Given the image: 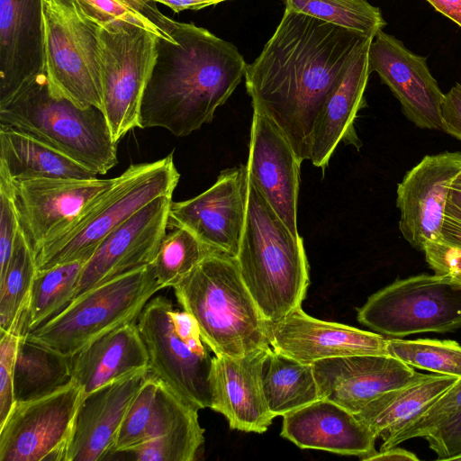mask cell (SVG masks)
I'll use <instances>...</instances> for the list:
<instances>
[{"label":"cell","instance_id":"obj_1","mask_svg":"<svg viewBox=\"0 0 461 461\" xmlns=\"http://www.w3.org/2000/svg\"><path fill=\"white\" fill-rule=\"evenodd\" d=\"M372 38L285 8L260 54L247 65L252 108L275 123L302 162L310 159L314 124L326 99Z\"/></svg>","mask_w":461,"mask_h":461},{"label":"cell","instance_id":"obj_2","mask_svg":"<svg viewBox=\"0 0 461 461\" xmlns=\"http://www.w3.org/2000/svg\"><path fill=\"white\" fill-rule=\"evenodd\" d=\"M172 37L157 39L140 124L185 137L212 122L248 64L234 44L194 23L176 22Z\"/></svg>","mask_w":461,"mask_h":461},{"label":"cell","instance_id":"obj_3","mask_svg":"<svg viewBox=\"0 0 461 461\" xmlns=\"http://www.w3.org/2000/svg\"><path fill=\"white\" fill-rule=\"evenodd\" d=\"M173 288L214 356L242 357L271 347L268 321L249 292L236 258L213 252Z\"/></svg>","mask_w":461,"mask_h":461},{"label":"cell","instance_id":"obj_4","mask_svg":"<svg viewBox=\"0 0 461 461\" xmlns=\"http://www.w3.org/2000/svg\"><path fill=\"white\" fill-rule=\"evenodd\" d=\"M235 258L249 292L268 322L302 306L310 283L303 240L294 235L249 177L245 223Z\"/></svg>","mask_w":461,"mask_h":461},{"label":"cell","instance_id":"obj_5","mask_svg":"<svg viewBox=\"0 0 461 461\" xmlns=\"http://www.w3.org/2000/svg\"><path fill=\"white\" fill-rule=\"evenodd\" d=\"M0 124L36 138L97 175H105L118 162V143L104 113L52 95L46 73L0 104Z\"/></svg>","mask_w":461,"mask_h":461},{"label":"cell","instance_id":"obj_6","mask_svg":"<svg viewBox=\"0 0 461 461\" xmlns=\"http://www.w3.org/2000/svg\"><path fill=\"white\" fill-rule=\"evenodd\" d=\"M179 178L173 154L131 165L68 227L40 249L38 271L87 261L100 243L137 211L157 197L173 195Z\"/></svg>","mask_w":461,"mask_h":461},{"label":"cell","instance_id":"obj_7","mask_svg":"<svg viewBox=\"0 0 461 461\" xmlns=\"http://www.w3.org/2000/svg\"><path fill=\"white\" fill-rule=\"evenodd\" d=\"M161 289L153 264L144 266L87 291L24 336L73 357L95 339L137 321L145 305Z\"/></svg>","mask_w":461,"mask_h":461},{"label":"cell","instance_id":"obj_8","mask_svg":"<svg viewBox=\"0 0 461 461\" xmlns=\"http://www.w3.org/2000/svg\"><path fill=\"white\" fill-rule=\"evenodd\" d=\"M45 71L52 95L103 112L99 25L77 0H44Z\"/></svg>","mask_w":461,"mask_h":461},{"label":"cell","instance_id":"obj_9","mask_svg":"<svg viewBox=\"0 0 461 461\" xmlns=\"http://www.w3.org/2000/svg\"><path fill=\"white\" fill-rule=\"evenodd\" d=\"M357 317L388 338L453 332L461 328V285L437 274L398 279L369 296Z\"/></svg>","mask_w":461,"mask_h":461},{"label":"cell","instance_id":"obj_10","mask_svg":"<svg viewBox=\"0 0 461 461\" xmlns=\"http://www.w3.org/2000/svg\"><path fill=\"white\" fill-rule=\"evenodd\" d=\"M101 48L103 113L118 143L140 128L143 94L150 77L158 37L128 23L98 28Z\"/></svg>","mask_w":461,"mask_h":461},{"label":"cell","instance_id":"obj_11","mask_svg":"<svg viewBox=\"0 0 461 461\" xmlns=\"http://www.w3.org/2000/svg\"><path fill=\"white\" fill-rule=\"evenodd\" d=\"M85 394L72 380L43 397L15 402L0 426V460L67 461Z\"/></svg>","mask_w":461,"mask_h":461},{"label":"cell","instance_id":"obj_12","mask_svg":"<svg viewBox=\"0 0 461 461\" xmlns=\"http://www.w3.org/2000/svg\"><path fill=\"white\" fill-rule=\"evenodd\" d=\"M173 304L165 296L151 298L136 323L149 353V374L178 398L200 410L211 408L209 351L194 349L176 331Z\"/></svg>","mask_w":461,"mask_h":461},{"label":"cell","instance_id":"obj_13","mask_svg":"<svg viewBox=\"0 0 461 461\" xmlns=\"http://www.w3.org/2000/svg\"><path fill=\"white\" fill-rule=\"evenodd\" d=\"M172 201V195L157 197L100 243L82 268L71 303L114 277L153 264L167 229Z\"/></svg>","mask_w":461,"mask_h":461},{"label":"cell","instance_id":"obj_14","mask_svg":"<svg viewBox=\"0 0 461 461\" xmlns=\"http://www.w3.org/2000/svg\"><path fill=\"white\" fill-rule=\"evenodd\" d=\"M248 186L245 165L226 168L202 194L172 201L168 224L184 227L210 249L235 258L245 223Z\"/></svg>","mask_w":461,"mask_h":461},{"label":"cell","instance_id":"obj_15","mask_svg":"<svg viewBox=\"0 0 461 461\" xmlns=\"http://www.w3.org/2000/svg\"><path fill=\"white\" fill-rule=\"evenodd\" d=\"M108 179L41 178L12 183L21 229L35 255L114 183Z\"/></svg>","mask_w":461,"mask_h":461},{"label":"cell","instance_id":"obj_16","mask_svg":"<svg viewBox=\"0 0 461 461\" xmlns=\"http://www.w3.org/2000/svg\"><path fill=\"white\" fill-rule=\"evenodd\" d=\"M460 169L459 151L427 155L398 185L399 229L417 250L439 240L449 189Z\"/></svg>","mask_w":461,"mask_h":461},{"label":"cell","instance_id":"obj_17","mask_svg":"<svg viewBox=\"0 0 461 461\" xmlns=\"http://www.w3.org/2000/svg\"><path fill=\"white\" fill-rule=\"evenodd\" d=\"M369 69L376 72L399 100L402 113L417 127L443 131L444 95L425 57L408 50L398 39L379 31L369 47Z\"/></svg>","mask_w":461,"mask_h":461},{"label":"cell","instance_id":"obj_18","mask_svg":"<svg viewBox=\"0 0 461 461\" xmlns=\"http://www.w3.org/2000/svg\"><path fill=\"white\" fill-rule=\"evenodd\" d=\"M321 399L358 413L380 394L426 378L390 355H352L312 364Z\"/></svg>","mask_w":461,"mask_h":461},{"label":"cell","instance_id":"obj_19","mask_svg":"<svg viewBox=\"0 0 461 461\" xmlns=\"http://www.w3.org/2000/svg\"><path fill=\"white\" fill-rule=\"evenodd\" d=\"M271 348L296 360L313 364L352 355H389L388 338L349 325L318 320L302 306L268 322Z\"/></svg>","mask_w":461,"mask_h":461},{"label":"cell","instance_id":"obj_20","mask_svg":"<svg viewBox=\"0 0 461 461\" xmlns=\"http://www.w3.org/2000/svg\"><path fill=\"white\" fill-rule=\"evenodd\" d=\"M302 161L287 139L263 113L253 108L248 163L249 177L296 237Z\"/></svg>","mask_w":461,"mask_h":461},{"label":"cell","instance_id":"obj_21","mask_svg":"<svg viewBox=\"0 0 461 461\" xmlns=\"http://www.w3.org/2000/svg\"><path fill=\"white\" fill-rule=\"evenodd\" d=\"M271 349L260 348L242 357H212L211 409L221 413L232 429L264 433L276 418L262 384L264 363Z\"/></svg>","mask_w":461,"mask_h":461},{"label":"cell","instance_id":"obj_22","mask_svg":"<svg viewBox=\"0 0 461 461\" xmlns=\"http://www.w3.org/2000/svg\"><path fill=\"white\" fill-rule=\"evenodd\" d=\"M43 73L44 0H0V104Z\"/></svg>","mask_w":461,"mask_h":461},{"label":"cell","instance_id":"obj_23","mask_svg":"<svg viewBox=\"0 0 461 461\" xmlns=\"http://www.w3.org/2000/svg\"><path fill=\"white\" fill-rule=\"evenodd\" d=\"M149 374V368L137 370L85 394L67 461H97L113 452L122 420Z\"/></svg>","mask_w":461,"mask_h":461},{"label":"cell","instance_id":"obj_24","mask_svg":"<svg viewBox=\"0 0 461 461\" xmlns=\"http://www.w3.org/2000/svg\"><path fill=\"white\" fill-rule=\"evenodd\" d=\"M281 437L303 449H320L361 460L374 454L377 437L344 407L320 399L283 415Z\"/></svg>","mask_w":461,"mask_h":461},{"label":"cell","instance_id":"obj_25","mask_svg":"<svg viewBox=\"0 0 461 461\" xmlns=\"http://www.w3.org/2000/svg\"><path fill=\"white\" fill-rule=\"evenodd\" d=\"M372 40L364 45L330 94L315 122L310 160L322 170L341 140L357 148L361 146L354 121L358 111L366 106L364 94L371 73L368 54Z\"/></svg>","mask_w":461,"mask_h":461},{"label":"cell","instance_id":"obj_26","mask_svg":"<svg viewBox=\"0 0 461 461\" xmlns=\"http://www.w3.org/2000/svg\"><path fill=\"white\" fill-rule=\"evenodd\" d=\"M144 368L149 353L136 321L95 339L72 357L73 380L86 394Z\"/></svg>","mask_w":461,"mask_h":461},{"label":"cell","instance_id":"obj_27","mask_svg":"<svg viewBox=\"0 0 461 461\" xmlns=\"http://www.w3.org/2000/svg\"><path fill=\"white\" fill-rule=\"evenodd\" d=\"M197 413L198 409L149 374L122 420L113 453H128Z\"/></svg>","mask_w":461,"mask_h":461},{"label":"cell","instance_id":"obj_28","mask_svg":"<svg viewBox=\"0 0 461 461\" xmlns=\"http://www.w3.org/2000/svg\"><path fill=\"white\" fill-rule=\"evenodd\" d=\"M97 174L19 130L0 124V179L87 180Z\"/></svg>","mask_w":461,"mask_h":461},{"label":"cell","instance_id":"obj_29","mask_svg":"<svg viewBox=\"0 0 461 461\" xmlns=\"http://www.w3.org/2000/svg\"><path fill=\"white\" fill-rule=\"evenodd\" d=\"M457 378L438 374L428 375L420 382L380 394L356 416L377 438L384 439L417 416Z\"/></svg>","mask_w":461,"mask_h":461},{"label":"cell","instance_id":"obj_30","mask_svg":"<svg viewBox=\"0 0 461 461\" xmlns=\"http://www.w3.org/2000/svg\"><path fill=\"white\" fill-rule=\"evenodd\" d=\"M72 380V357L20 336L14 372L15 402L43 397Z\"/></svg>","mask_w":461,"mask_h":461},{"label":"cell","instance_id":"obj_31","mask_svg":"<svg viewBox=\"0 0 461 461\" xmlns=\"http://www.w3.org/2000/svg\"><path fill=\"white\" fill-rule=\"evenodd\" d=\"M262 384L267 406L275 417L321 399L312 364L273 348L264 363Z\"/></svg>","mask_w":461,"mask_h":461},{"label":"cell","instance_id":"obj_32","mask_svg":"<svg viewBox=\"0 0 461 461\" xmlns=\"http://www.w3.org/2000/svg\"><path fill=\"white\" fill-rule=\"evenodd\" d=\"M37 270L36 255L20 226L9 262L0 274V330L23 334Z\"/></svg>","mask_w":461,"mask_h":461},{"label":"cell","instance_id":"obj_33","mask_svg":"<svg viewBox=\"0 0 461 461\" xmlns=\"http://www.w3.org/2000/svg\"><path fill=\"white\" fill-rule=\"evenodd\" d=\"M86 261H74L36 273L23 325L26 335L64 310L72 301Z\"/></svg>","mask_w":461,"mask_h":461},{"label":"cell","instance_id":"obj_34","mask_svg":"<svg viewBox=\"0 0 461 461\" xmlns=\"http://www.w3.org/2000/svg\"><path fill=\"white\" fill-rule=\"evenodd\" d=\"M83 13L100 27L122 23L140 26L158 38L175 41L176 22L163 14L154 1L77 0Z\"/></svg>","mask_w":461,"mask_h":461},{"label":"cell","instance_id":"obj_35","mask_svg":"<svg viewBox=\"0 0 461 461\" xmlns=\"http://www.w3.org/2000/svg\"><path fill=\"white\" fill-rule=\"evenodd\" d=\"M284 4L292 11L371 37L386 25L380 9L366 0H284Z\"/></svg>","mask_w":461,"mask_h":461},{"label":"cell","instance_id":"obj_36","mask_svg":"<svg viewBox=\"0 0 461 461\" xmlns=\"http://www.w3.org/2000/svg\"><path fill=\"white\" fill-rule=\"evenodd\" d=\"M217 252L184 227L169 225L153 266L162 288L173 287L208 255Z\"/></svg>","mask_w":461,"mask_h":461},{"label":"cell","instance_id":"obj_37","mask_svg":"<svg viewBox=\"0 0 461 461\" xmlns=\"http://www.w3.org/2000/svg\"><path fill=\"white\" fill-rule=\"evenodd\" d=\"M388 353L413 368L461 377V346L455 340L388 338Z\"/></svg>","mask_w":461,"mask_h":461},{"label":"cell","instance_id":"obj_38","mask_svg":"<svg viewBox=\"0 0 461 461\" xmlns=\"http://www.w3.org/2000/svg\"><path fill=\"white\" fill-rule=\"evenodd\" d=\"M203 443L204 429L195 414L128 453L140 461H193L201 454Z\"/></svg>","mask_w":461,"mask_h":461},{"label":"cell","instance_id":"obj_39","mask_svg":"<svg viewBox=\"0 0 461 461\" xmlns=\"http://www.w3.org/2000/svg\"><path fill=\"white\" fill-rule=\"evenodd\" d=\"M461 413V377H458L434 402L424 407L412 420L393 434L383 439L381 450L397 447L414 438H424Z\"/></svg>","mask_w":461,"mask_h":461},{"label":"cell","instance_id":"obj_40","mask_svg":"<svg viewBox=\"0 0 461 461\" xmlns=\"http://www.w3.org/2000/svg\"><path fill=\"white\" fill-rule=\"evenodd\" d=\"M0 337V426L14 403V372L19 334L1 330Z\"/></svg>","mask_w":461,"mask_h":461},{"label":"cell","instance_id":"obj_41","mask_svg":"<svg viewBox=\"0 0 461 461\" xmlns=\"http://www.w3.org/2000/svg\"><path fill=\"white\" fill-rule=\"evenodd\" d=\"M19 229L12 183L0 179V274L5 271L9 262Z\"/></svg>","mask_w":461,"mask_h":461},{"label":"cell","instance_id":"obj_42","mask_svg":"<svg viewBox=\"0 0 461 461\" xmlns=\"http://www.w3.org/2000/svg\"><path fill=\"white\" fill-rule=\"evenodd\" d=\"M423 252L435 274L445 276L461 285V249L438 240L426 244Z\"/></svg>","mask_w":461,"mask_h":461},{"label":"cell","instance_id":"obj_43","mask_svg":"<svg viewBox=\"0 0 461 461\" xmlns=\"http://www.w3.org/2000/svg\"><path fill=\"white\" fill-rule=\"evenodd\" d=\"M424 438L437 455L438 460H456L461 456V413Z\"/></svg>","mask_w":461,"mask_h":461},{"label":"cell","instance_id":"obj_44","mask_svg":"<svg viewBox=\"0 0 461 461\" xmlns=\"http://www.w3.org/2000/svg\"><path fill=\"white\" fill-rule=\"evenodd\" d=\"M439 241L461 249V188L451 185Z\"/></svg>","mask_w":461,"mask_h":461},{"label":"cell","instance_id":"obj_45","mask_svg":"<svg viewBox=\"0 0 461 461\" xmlns=\"http://www.w3.org/2000/svg\"><path fill=\"white\" fill-rule=\"evenodd\" d=\"M443 131L461 140V85L456 84L444 95L441 104Z\"/></svg>","mask_w":461,"mask_h":461},{"label":"cell","instance_id":"obj_46","mask_svg":"<svg viewBox=\"0 0 461 461\" xmlns=\"http://www.w3.org/2000/svg\"><path fill=\"white\" fill-rule=\"evenodd\" d=\"M419 457L412 452L397 447L375 451L364 461H418Z\"/></svg>","mask_w":461,"mask_h":461},{"label":"cell","instance_id":"obj_47","mask_svg":"<svg viewBox=\"0 0 461 461\" xmlns=\"http://www.w3.org/2000/svg\"><path fill=\"white\" fill-rule=\"evenodd\" d=\"M145 1H154L156 3H160L170 9H172L175 13H180L184 10H200L211 5H215L219 3L229 1V0H145Z\"/></svg>","mask_w":461,"mask_h":461},{"label":"cell","instance_id":"obj_48","mask_svg":"<svg viewBox=\"0 0 461 461\" xmlns=\"http://www.w3.org/2000/svg\"><path fill=\"white\" fill-rule=\"evenodd\" d=\"M438 12L461 27V0H426Z\"/></svg>","mask_w":461,"mask_h":461},{"label":"cell","instance_id":"obj_49","mask_svg":"<svg viewBox=\"0 0 461 461\" xmlns=\"http://www.w3.org/2000/svg\"><path fill=\"white\" fill-rule=\"evenodd\" d=\"M452 185L461 188V169H460L459 173L457 174V176H456Z\"/></svg>","mask_w":461,"mask_h":461},{"label":"cell","instance_id":"obj_50","mask_svg":"<svg viewBox=\"0 0 461 461\" xmlns=\"http://www.w3.org/2000/svg\"><path fill=\"white\" fill-rule=\"evenodd\" d=\"M456 460H461V456H459Z\"/></svg>","mask_w":461,"mask_h":461}]
</instances>
